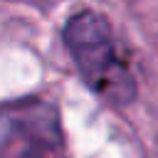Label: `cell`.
Segmentation results:
<instances>
[{"label":"cell","instance_id":"1","mask_svg":"<svg viewBox=\"0 0 158 158\" xmlns=\"http://www.w3.org/2000/svg\"><path fill=\"white\" fill-rule=\"evenodd\" d=\"M64 49L81 84L111 109H128L138 99V79L109 17L79 7L62 27Z\"/></svg>","mask_w":158,"mask_h":158},{"label":"cell","instance_id":"2","mask_svg":"<svg viewBox=\"0 0 158 158\" xmlns=\"http://www.w3.org/2000/svg\"><path fill=\"white\" fill-rule=\"evenodd\" d=\"M0 158H67L57 106L42 99L7 104L0 116Z\"/></svg>","mask_w":158,"mask_h":158}]
</instances>
